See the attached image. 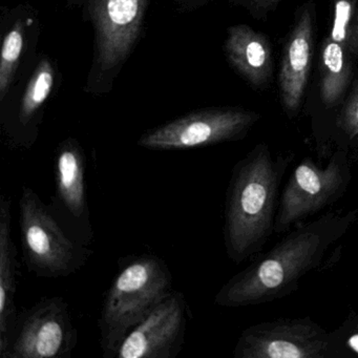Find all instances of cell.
Segmentation results:
<instances>
[{
  "instance_id": "19",
  "label": "cell",
  "mask_w": 358,
  "mask_h": 358,
  "mask_svg": "<svg viewBox=\"0 0 358 358\" xmlns=\"http://www.w3.org/2000/svg\"><path fill=\"white\" fill-rule=\"evenodd\" d=\"M337 358L358 356V311L332 331Z\"/></svg>"
},
{
  "instance_id": "18",
  "label": "cell",
  "mask_w": 358,
  "mask_h": 358,
  "mask_svg": "<svg viewBox=\"0 0 358 358\" xmlns=\"http://www.w3.org/2000/svg\"><path fill=\"white\" fill-rule=\"evenodd\" d=\"M334 127L348 141L358 139V81L348 92L335 117Z\"/></svg>"
},
{
  "instance_id": "9",
  "label": "cell",
  "mask_w": 358,
  "mask_h": 358,
  "mask_svg": "<svg viewBox=\"0 0 358 358\" xmlns=\"http://www.w3.org/2000/svg\"><path fill=\"white\" fill-rule=\"evenodd\" d=\"M234 358H337L333 333L310 317L259 322L241 333Z\"/></svg>"
},
{
  "instance_id": "22",
  "label": "cell",
  "mask_w": 358,
  "mask_h": 358,
  "mask_svg": "<svg viewBox=\"0 0 358 358\" xmlns=\"http://www.w3.org/2000/svg\"><path fill=\"white\" fill-rule=\"evenodd\" d=\"M178 1H181L184 5L186 3L189 7H194V6L202 5L203 1H206V0H178Z\"/></svg>"
},
{
  "instance_id": "1",
  "label": "cell",
  "mask_w": 358,
  "mask_h": 358,
  "mask_svg": "<svg viewBox=\"0 0 358 358\" xmlns=\"http://www.w3.org/2000/svg\"><path fill=\"white\" fill-rule=\"evenodd\" d=\"M358 220V208L329 213L297 226L271 250L234 274L217 291L215 305L243 308L284 299L299 289L301 278L324 261L331 247Z\"/></svg>"
},
{
  "instance_id": "14",
  "label": "cell",
  "mask_w": 358,
  "mask_h": 358,
  "mask_svg": "<svg viewBox=\"0 0 358 358\" xmlns=\"http://www.w3.org/2000/svg\"><path fill=\"white\" fill-rule=\"evenodd\" d=\"M224 51L231 68L253 89L267 87L273 72V54L265 34L247 24L230 27Z\"/></svg>"
},
{
  "instance_id": "4",
  "label": "cell",
  "mask_w": 358,
  "mask_h": 358,
  "mask_svg": "<svg viewBox=\"0 0 358 358\" xmlns=\"http://www.w3.org/2000/svg\"><path fill=\"white\" fill-rule=\"evenodd\" d=\"M22 259L39 278L72 275L87 263L94 251L75 242L64 231L36 192L22 185L20 199Z\"/></svg>"
},
{
  "instance_id": "5",
  "label": "cell",
  "mask_w": 358,
  "mask_h": 358,
  "mask_svg": "<svg viewBox=\"0 0 358 358\" xmlns=\"http://www.w3.org/2000/svg\"><path fill=\"white\" fill-rule=\"evenodd\" d=\"M95 32L92 91L108 92L142 32L150 0H78Z\"/></svg>"
},
{
  "instance_id": "16",
  "label": "cell",
  "mask_w": 358,
  "mask_h": 358,
  "mask_svg": "<svg viewBox=\"0 0 358 358\" xmlns=\"http://www.w3.org/2000/svg\"><path fill=\"white\" fill-rule=\"evenodd\" d=\"M54 78L53 66L43 58L35 69L20 103L15 125L8 135L11 148L30 150L34 145L38 134L37 115L51 94Z\"/></svg>"
},
{
  "instance_id": "6",
  "label": "cell",
  "mask_w": 358,
  "mask_h": 358,
  "mask_svg": "<svg viewBox=\"0 0 358 358\" xmlns=\"http://www.w3.org/2000/svg\"><path fill=\"white\" fill-rule=\"evenodd\" d=\"M351 180V162L345 148H337L324 166L305 157L293 169L280 194L274 234L289 231L341 200Z\"/></svg>"
},
{
  "instance_id": "21",
  "label": "cell",
  "mask_w": 358,
  "mask_h": 358,
  "mask_svg": "<svg viewBox=\"0 0 358 358\" xmlns=\"http://www.w3.org/2000/svg\"><path fill=\"white\" fill-rule=\"evenodd\" d=\"M350 49L354 56H358V5L350 27Z\"/></svg>"
},
{
  "instance_id": "11",
  "label": "cell",
  "mask_w": 358,
  "mask_h": 358,
  "mask_svg": "<svg viewBox=\"0 0 358 358\" xmlns=\"http://www.w3.org/2000/svg\"><path fill=\"white\" fill-rule=\"evenodd\" d=\"M188 306L173 290L127 335L116 358H176L183 349Z\"/></svg>"
},
{
  "instance_id": "8",
  "label": "cell",
  "mask_w": 358,
  "mask_h": 358,
  "mask_svg": "<svg viewBox=\"0 0 358 358\" xmlns=\"http://www.w3.org/2000/svg\"><path fill=\"white\" fill-rule=\"evenodd\" d=\"M77 343L68 301L62 296L43 297L18 312L1 358H69Z\"/></svg>"
},
{
  "instance_id": "15",
  "label": "cell",
  "mask_w": 358,
  "mask_h": 358,
  "mask_svg": "<svg viewBox=\"0 0 358 358\" xmlns=\"http://www.w3.org/2000/svg\"><path fill=\"white\" fill-rule=\"evenodd\" d=\"M12 201L0 196V358L7 350L16 317L18 286L17 249L12 238Z\"/></svg>"
},
{
  "instance_id": "3",
  "label": "cell",
  "mask_w": 358,
  "mask_h": 358,
  "mask_svg": "<svg viewBox=\"0 0 358 358\" xmlns=\"http://www.w3.org/2000/svg\"><path fill=\"white\" fill-rule=\"evenodd\" d=\"M119 266L98 320L104 358H116L127 335L173 291V275L161 257L133 255Z\"/></svg>"
},
{
  "instance_id": "20",
  "label": "cell",
  "mask_w": 358,
  "mask_h": 358,
  "mask_svg": "<svg viewBox=\"0 0 358 358\" xmlns=\"http://www.w3.org/2000/svg\"><path fill=\"white\" fill-rule=\"evenodd\" d=\"M236 5L242 6L255 20H263L275 11L284 0H232Z\"/></svg>"
},
{
  "instance_id": "12",
  "label": "cell",
  "mask_w": 358,
  "mask_h": 358,
  "mask_svg": "<svg viewBox=\"0 0 358 358\" xmlns=\"http://www.w3.org/2000/svg\"><path fill=\"white\" fill-rule=\"evenodd\" d=\"M358 0H332L330 28L320 53V98L326 110L341 108L353 79L350 27Z\"/></svg>"
},
{
  "instance_id": "13",
  "label": "cell",
  "mask_w": 358,
  "mask_h": 358,
  "mask_svg": "<svg viewBox=\"0 0 358 358\" xmlns=\"http://www.w3.org/2000/svg\"><path fill=\"white\" fill-rule=\"evenodd\" d=\"M316 13L314 3L299 9L292 30L285 43L278 73V92L282 108L289 118L299 113L309 81L315 51Z\"/></svg>"
},
{
  "instance_id": "10",
  "label": "cell",
  "mask_w": 358,
  "mask_h": 358,
  "mask_svg": "<svg viewBox=\"0 0 358 358\" xmlns=\"http://www.w3.org/2000/svg\"><path fill=\"white\" fill-rule=\"evenodd\" d=\"M55 190L49 206L72 240L91 246L95 240L87 188V156L74 138L60 142L54 158Z\"/></svg>"
},
{
  "instance_id": "7",
  "label": "cell",
  "mask_w": 358,
  "mask_h": 358,
  "mask_svg": "<svg viewBox=\"0 0 358 358\" xmlns=\"http://www.w3.org/2000/svg\"><path fill=\"white\" fill-rule=\"evenodd\" d=\"M261 115L242 108H211L189 113L144 133L140 148L183 150L238 141L248 135Z\"/></svg>"
},
{
  "instance_id": "17",
  "label": "cell",
  "mask_w": 358,
  "mask_h": 358,
  "mask_svg": "<svg viewBox=\"0 0 358 358\" xmlns=\"http://www.w3.org/2000/svg\"><path fill=\"white\" fill-rule=\"evenodd\" d=\"M24 28L20 22H16L3 38L0 57V101L5 99L11 87L20 56L24 51Z\"/></svg>"
},
{
  "instance_id": "2",
  "label": "cell",
  "mask_w": 358,
  "mask_h": 358,
  "mask_svg": "<svg viewBox=\"0 0 358 358\" xmlns=\"http://www.w3.org/2000/svg\"><path fill=\"white\" fill-rule=\"evenodd\" d=\"M294 152L274 155L266 143L255 145L234 164L224 204V244L238 265L257 255L274 234L282 178Z\"/></svg>"
}]
</instances>
